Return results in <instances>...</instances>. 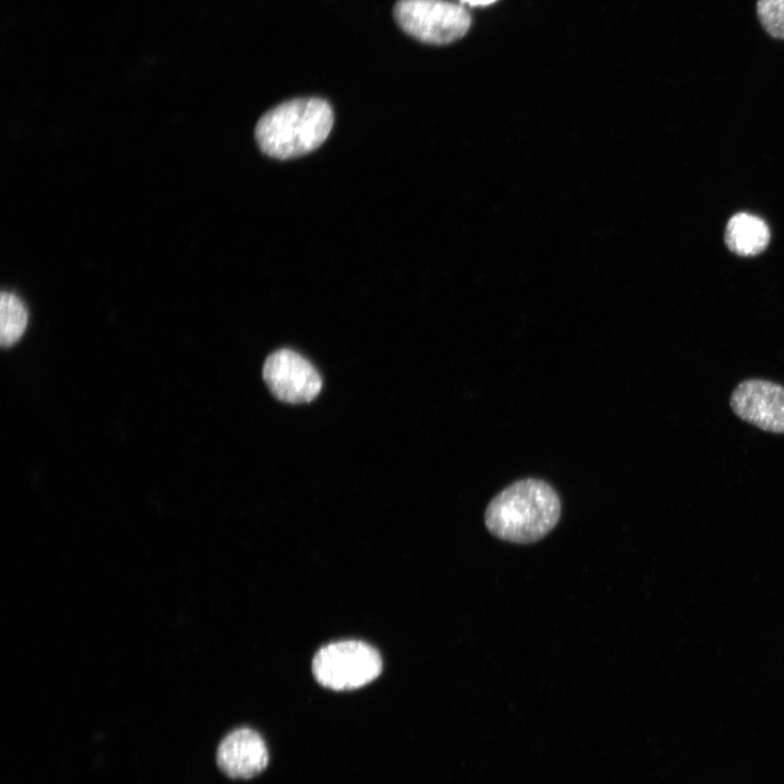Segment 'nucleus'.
I'll return each mask as SVG.
<instances>
[{
  "mask_svg": "<svg viewBox=\"0 0 784 784\" xmlns=\"http://www.w3.org/2000/svg\"><path fill=\"white\" fill-rule=\"evenodd\" d=\"M561 500L546 480L525 478L501 490L485 511V525L494 537L518 544L544 538L561 516Z\"/></svg>",
  "mask_w": 784,
  "mask_h": 784,
  "instance_id": "f257e3e1",
  "label": "nucleus"
},
{
  "mask_svg": "<svg viewBox=\"0 0 784 784\" xmlns=\"http://www.w3.org/2000/svg\"><path fill=\"white\" fill-rule=\"evenodd\" d=\"M769 241V226L757 216L739 212L727 222L725 243L737 255L756 256L765 249Z\"/></svg>",
  "mask_w": 784,
  "mask_h": 784,
  "instance_id": "6e6552de",
  "label": "nucleus"
},
{
  "mask_svg": "<svg viewBox=\"0 0 784 784\" xmlns=\"http://www.w3.org/2000/svg\"><path fill=\"white\" fill-rule=\"evenodd\" d=\"M394 17L405 33L432 45L462 38L471 23L463 5L446 0H399Z\"/></svg>",
  "mask_w": 784,
  "mask_h": 784,
  "instance_id": "20e7f679",
  "label": "nucleus"
},
{
  "mask_svg": "<svg viewBox=\"0 0 784 784\" xmlns=\"http://www.w3.org/2000/svg\"><path fill=\"white\" fill-rule=\"evenodd\" d=\"M262 376L277 399L292 404L313 401L322 385L316 368L289 348L275 351L267 357Z\"/></svg>",
  "mask_w": 784,
  "mask_h": 784,
  "instance_id": "39448f33",
  "label": "nucleus"
},
{
  "mask_svg": "<svg viewBox=\"0 0 784 784\" xmlns=\"http://www.w3.org/2000/svg\"><path fill=\"white\" fill-rule=\"evenodd\" d=\"M757 14L771 37L784 39V0H757Z\"/></svg>",
  "mask_w": 784,
  "mask_h": 784,
  "instance_id": "9d476101",
  "label": "nucleus"
},
{
  "mask_svg": "<svg viewBox=\"0 0 784 784\" xmlns=\"http://www.w3.org/2000/svg\"><path fill=\"white\" fill-rule=\"evenodd\" d=\"M495 1H497V0H461V2L467 3V4L471 5V7H476V5H489V4H491V3L495 2Z\"/></svg>",
  "mask_w": 784,
  "mask_h": 784,
  "instance_id": "9b49d317",
  "label": "nucleus"
},
{
  "mask_svg": "<svg viewBox=\"0 0 784 784\" xmlns=\"http://www.w3.org/2000/svg\"><path fill=\"white\" fill-rule=\"evenodd\" d=\"M382 670L379 652L360 640H341L319 649L313 660V673L324 687L350 690L367 685Z\"/></svg>",
  "mask_w": 784,
  "mask_h": 784,
  "instance_id": "7ed1b4c3",
  "label": "nucleus"
},
{
  "mask_svg": "<svg viewBox=\"0 0 784 784\" xmlns=\"http://www.w3.org/2000/svg\"><path fill=\"white\" fill-rule=\"evenodd\" d=\"M743 420L770 432L784 433V387L761 379L740 382L731 397Z\"/></svg>",
  "mask_w": 784,
  "mask_h": 784,
  "instance_id": "423d86ee",
  "label": "nucleus"
},
{
  "mask_svg": "<svg viewBox=\"0 0 784 784\" xmlns=\"http://www.w3.org/2000/svg\"><path fill=\"white\" fill-rule=\"evenodd\" d=\"M269 761L264 738L256 731L240 727L220 742L217 750L219 769L232 779H250L261 773Z\"/></svg>",
  "mask_w": 784,
  "mask_h": 784,
  "instance_id": "0eeeda50",
  "label": "nucleus"
},
{
  "mask_svg": "<svg viewBox=\"0 0 784 784\" xmlns=\"http://www.w3.org/2000/svg\"><path fill=\"white\" fill-rule=\"evenodd\" d=\"M0 341L4 347L13 345L24 333L27 310L13 293L2 292L0 302Z\"/></svg>",
  "mask_w": 784,
  "mask_h": 784,
  "instance_id": "1a4fd4ad",
  "label": "nucleus"
},
{
  "mask_svg": "<svg viewBox=\"0 0 784 784\" xmlns=\"http://www.w3.org/2000/svg\"><path fill=\"white\" fill-rule=\"evenodd\" d=\"M333 125V111L321 98H297L266 112L255 137L266 155L277 159L299 157L318 148Z\"/></svg>",
  "mask_w": 784,
  "mask_h": 784,
  "instance_id": "f03ea898",
  "label": "nucleus"
}]
</instances>
